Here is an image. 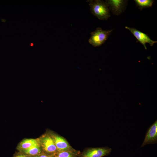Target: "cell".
<instances>
[{
	"label": "cell",
	"mask_w": 157,
	"mask_h": 157,
	"mask_svg": "<svg viewBox=\"0 0 157 157\" xmlns=\"http://www.w3.org/2000/svg\"><path fill=\"white\" fill-rule=\"evenodd\" d=\"M91 13L98 19L107 20L110 16L109 9L105 1L101 0L87 1Z\"/></svg>",
	"instance_id": "6da1fadb"
},
{
	"label": "cell",
	"mask_w": 157,
	"mask_h": 157,
	"mask_svg": "<svg viewBox=\"0 0 157 157\" xmlns=\"http://www.w3.org/2000/svg\"><path fill=\"white\" fill-rule=\"evenodd\" d=\"M112 31V30H104L100 28H97L91 33L88 42L94 47L100 46L104 43Z\"/></svg>",
	"instance_id": "7a4b0ae2"
},
{
	"label": "cell",
	"mask_w": 157,
	"mask_h": 157,
	"mask_svg": "<svg viewBox=\"0 0 157 157\" xmlns=\"http://www.w3.org/2000/svg\"><path fill=\"white\" fill-rule=\"evenodd\" d=\"M127 0H107L105 2L109 10L116 15H120L125 9L127 3Z\"/></svg>",
	"instance_id": "3957f363"
},
{
	"label": "cell",
	"mask_w": 157,
	"mask_h": 157,
	"mask_svg": "<svg viewBox=\"0 0 157 157\" xmlns=\"http://www.w3.org/2000/svg\"><path fill=\"white\" fill-rule=\"evenodd\" d=\"M112 150L108 147L90 148L84 152L81 157H103L110 155Z\"/></svg>",
	"instance_id": "277c9868"
},
{
	"label": "cell",
	"mask_w": 157,
	"mask_h": 157,
	"mask_svg": "<svg viewBox=\"0 0 157 157\" xmlns=\"http://www.w3.org/2000/svg\"><path fill=\"white\" fill-rule=\"evenodd\" d=\"M125 28L129 30L136 38L138 41L142 44L145 49H147L146 44H149L151 46L157 42V41L151 40L146 34H145L136 28L126 26Z\"/></svg>",
	"instance_id": "5b68a950"
},
{
	"label": "cell",
	"mask_w": 157,
	"mask_h": 157,
	"mask_svg": "<svg viewBox=\"0 0 157 157\" xmlns=\"http://www.w3.org/2000/svg\"><path fill=\"white\" fill-rule=\"evenodd\" d=\"M157 142V120H156L147 129L141 147H143L148 144H156Z\"/></svg>",
	"instance_id": "8992f818"
},
{
	"label": "cell",
	"mask_w": 157,
	"mask_h": 157,
	"mask_svg": "<svg viewBox=\"0 0 157 157\" xmlns=\"http://www.w3.org/2000/svg\"><path fill=\"white\" fill-rule=\"evenodd\" d=\"M42 142L43 148L47 152L53 153L57 151L54 140L51 137H44L42 139Z\"/></svg>",
	"instance_id": "52a82bcc"
},
{
	"label": "cell",
	"mask_w": 157,
	"mask_h": 157,
	"mask_svg": "<svg viewBox=\"0 0 157 157\" xmlns=\"http://www.w3.org/2000/svg\"><path fill=\"white\" fill-rule=\"evenodd\" d=\"M53 139L58 152L69 151L70 146L63 138L58 135H55Z\"/></svg>",
	"instance_id": "ba28073f"
},
{
	"label": "cell",
	"mask_w": 157,
	"mask_h": 157,
	"mask_svg": "<svg viewBox=\"0 0 157 157\" xmlns=\"http://www.w3.org/2000/svg\"><path fill=\"white\" fill-rule=\"evenodd\" d=\"M37 141L35 139H29L23 140L20 143V147L23 150L31 146L38 144Z\"/></svg>",
	"instance_id": "9c48e42d"
},
{
	"label": "cell",
	"mask_w": 157,
	"mask_h": 157,
	"mask_svg": "<svg viewBox=\"0 0 157 157\" xmlns=\"http://www.w3.org/2000/svg\"><path fill=\"white\" fill-rule=\"evenodd\" d=\"M134 1L141 10L144 8L151 7L154 2L152 0H135Z\"/></svg>",
	"instance_id": "30bf717a"
},
{
	"label": "cell",
	"mask_w": 157,
	"mask_h": 157,
	"mask_svg": "<svg viewBox=\"0 0 157 157\" xmlns=\"http://www.w3.org/2000/svg\"><path fill=\"white\" fill-rule=\"evenodd\" d=\"M24 152L28 155H35L40 153L41 150L39 144L31 146L24 150Z\"/></svg>",
	"instance_id": "8fae6325"
},
{
	"label": "cell",
	"mask_w": 157,
	"mask_h": 157,
	"mask_svg": "<svg viewBox=\"0 0 157 157\" xmlns=\"http://www.w3.org/2000/svg\"><path fill=\"white\" fill-rule=\"evenodd\" d=\"M56 157H74V155L69 151H64L58 152Z\"/></svg>",
	"instance_id": "7c38bea8"
},
{
	"label": "cell",
	"mask_w": 157,
	"mask_h": 157,
	"mask_svg": "<svg viewBox=\"0 0 157 157\" xmlns=\"http://www.w3.org/2000/svg\"><path fill=\"white\" fill-rule=\"evenodd\" d=\"M36 157H49V156L43 154L39 156H38Z\"/></svg>",
	"instance_id": "4fadbf2b"
},
{
	"label": "cell",
	"mask_w": 157,
	"mask_h": 157,
	"mask_svg": "<svg viewBox=\"0 0 157 157\" xmlns=\"http://www.w3.org/2000/svg\"><path fill=\"white\" fill-rule=\"evenodd\" d=\"M15 157H27L23 155H20L17 156Z\"/></svg>",
	"instance_id": "5bb4252c"
}]
</instances>
